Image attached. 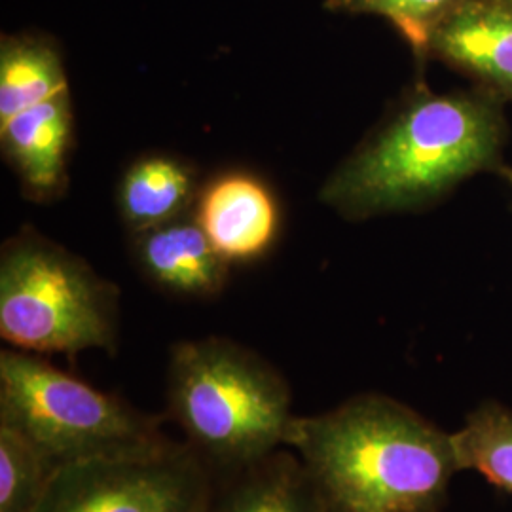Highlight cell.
Segmentation results:
<instances>
[{"label":"cell","mask_w":512,"mask_h":512,"mask_svg":"<svg viewBox=\"0 0 512 512\" xmlns=\"http://www.w3.org/2000/svg\"><path fill=\"white\" fill-rule=\"evenodd\" d=\"M503 97L416 88L348 158L319 198L346 220L416 213L480 173L505 169Z\"/></svg>","instance_id":"obj_1"},{"label":"cell","mask_w":512,"mask_h":512,"mask_svg":"<svg viewBox=\"0 0 512 512\" xmlns=\"http://www.w3.org/2000/svg\"><path fill=\"white\" fill-rule=\"evenodd\" d=\"M285 448L330 512H442L459 473L452 435L382 393L294 416Z\"/></svg>","instance_id":"obj_2"},{"label":"cell","mask_w":512,"mask_h":512,"mask_svg":"<svg viewBox=\"0 0 512 512\" xmlns=\"http://www.w3.org/2000/svg\"><path fill=\"white\" fill-rule=\"evenodd\" d=\"M167 412L213 475L285 448L296 416L285 376L253 349L209 336L171 348Z\"/></svg>","instance_id":"obj_3"},{"label":"cell","mask_w":512,"mask_h":512,"mask_svg":"<svg viewBox=\"0 0 512 512\" xmlns=\"http://www.w3.org/2000/svg\"><path fill=\"white\" fill-rule=\"evenodd\" d=\"M0 423L37 446L57 469L147 456L175 442L167 439L162 416L14 348L0 351Z\"/></svg>","instance_id":"obj_4"},{"label":"cell","mask_w":512,"mask_h":512,"mask_svg":"<svg viewBox=\"0 0 512 512\" xmlns=\"http://www.w3.org/2000/svg\"><path fill=\"white\" fill-rule=\"evenodd\" d=\"M120 293L80 256L23 230L0 251V336L27 353L114 355Z\"/></svg>","instance_id":"obj_5"},{"label":"cell","mask_w":512,"mask_h":512,"mask_svg":"<svg viewBox=\"0 0 512 512\" xmlns=\"http://www.w3.org/2000/svg\"><path fill=\"white\" fill-rule=\"evenodd\" d=\"M213 471L186 444L133 458L92 459L55 473L35 512H205Z\"/></svg>","instance_id":"obj_6"},{"label":"cell","mask_w":512,"mask_h":512,"mask_svg":"<svg viewBox=\"0 0 512 512\" xmlns=\"http://www.w3.org/2000/svg\"><path fill=\"white\" fill-rule=\"evenodd\" d=\"M194 205V219L230 266L253 262L272 249L281 224L279 203L253 173H222L207 183Z\"/></svg>","instance_id":"obj_7"},{"label":"cell","mask_w":512,"mask_h":512,"mask_svg":"<svg viewBox=\"0 0 512 512\" xmlns=\"http://www.w3.org/2000/svg\"><path fill=\"white\" fill-rule=\"evenodd\" d=\"M423 57L512 101V0H467L431 33Z\"/></svg>","instance_id":"obj_8"},{"label":"cell","mask_w":512,"mask_h":512,"mask_svg":"<svg viewBox=\"0 0 512 512\" xmlns=\"http://www.w3.org/2000/svg\"><path fill=\"white\" fill-rule=\"evenodd\" d=\"M133 258L150 285L175 298H215L230 275L194 215L135 234Z\"/></svg>","instance_id":"obj_9"},{"label":"cell","mask_w":512,"mask_h":512,"mask_svg":"<svg viewBox=\"0 0 512 512\" xmlns=\"http://www.w3.org/2000/svg\"><path fill=\"white\" fill-rule=\"evenodd\" d=\"M0 145L27 198L52 202L67 188L73 145L71 95L40 103L0 122Z\"/></svg>","instance_id":"obj_10"},{"label":"cell","mask_w":512,"mask_h":512,"mask_svg":"<svg viewBox=\"0 0 512 512\" xmlns=\"http://www.w3.org/2000/svg\"><path fill=\"white\" fill-rule=\"evenodd\" d=\"M205 512H330L304 463L279 448L234 473L215 476Z\"/></svg>","instance_id":"obj_11"},{"label":"cell","mask_w":512,"mask_h":512,"mask_svg":"<svg viewBox=\"0 0 512 512\" xmlns=\"http://www.w3.org/2000/svg\"><path fill=\"white\" fill-rule=\"evenodd\" d=\"M196 175L173 156L154 154L129 165L118 184V211L133 234L188 215L196 203Z\"/></svg>","instance_id":"obj_12"},{"label":"cell","mask_w":512,"mask_h":512,"mask_svg":"<svg viewBox=\"0 0 512 512\" xmlns=\"http://www.w3.org/2000/svg\"><path fill=\"white\" fill-rule=\"evenodd\" d=\"M67 95H71L69 78L52 38L29 33L2 38L0 122Z\"/></svg>","instance_id":"obj_13"},{"label":"cell","mask_w":512,"mask_h":512,"mask_svg":"<svg viewBox=\"0 0 512 512\" xmlns=\"http://www.w3.org/2000/svg\"><path fill=\"white\" fill-rule=\"evenodd\" d=\"M459 471H475L512 494V408L482 401L450 433Z\"/></svg>","instance_id":"obj_14"},{"label":"cell","mask_w":512,"mask_h":512,"mask_svg":"<svg viewBox=\"0 0 512 512\" xmlns=\"http://www.w3.org/2000/svg\"><path fill=\"white\" fill-rule=\"evenodd\" d=\"M59 469L18 431L0 423V512H35Z\"/></svg>","instance_id":"obj_15"},{"label":"cell","mask_w":512,"mask_h":512,"mask_svg":"<svg viewBox=\"0 0 512 512\" xmlns=\"http://www.w3.org/2000/svg\"><path fill=\"white\" fill-rule=\"evenodd\" d=\"M467 0H327L330 12L384 18L423 57L427 40Z\"/></svg>","instance_id":"obj_16"},{"label":"cell","mask_w":512,"mask_h":512,"mask_svg":"<svg viewBox=\"0 0 512 512\" xmlns=\"http://www.w3.org/2000/svg\"><path fill=\"white\" fill-rule=\"evenodd\" d=\"M501 175L509 181V184H512V169H509V167H505L503 171H501Z\"/></svg>","instance_id":"obj_17"}]
</instances>
